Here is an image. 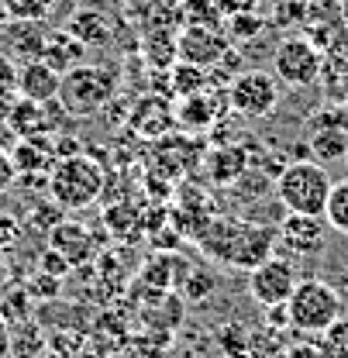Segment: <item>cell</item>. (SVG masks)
Listing matches in <instances>:
<instances>
[{"instance_id":"1","label":"cell","mask_w":348,"mask_h":358,"mask_svg":"<svg viewBox=\"0 0 348 358\" xmlns=\"http://www.w3.org/2000/svg\"><path fill=\"white\" fill-rule=\"evenodd\" d=\"M200 252L228 268L252 272L265 259L276 255V231L256 221H235V217H207L204 227L193 234Z\"/></svg>"},{"instance_id":"2","label":"cell","mask_w":348,"mask_h":358,"mask_svg":"<svg viewBox=\"0 0 348 358\" xmlns=\"http://www.w3.org/2000/svg\"><path fill=\"white\" fill-rule=\"evenodd\" d=\"M104 186H107V173L87 152L59 159L52 166V173H48V196L62 210H87V207H93L100 200Z\"/></svg>"},{"instance_id":"3","label":"cell","mask_w":348,"mask_h":358,"mask_svg":"<svg viewBox=\"0 0 348 358\" xmlns=\"http://www.w3.org/2000/svg\"><path fill=\"white\" fill-rule=\"evenodd\" d=\"M118 83H121V76L114 66L83 62V66L62 73L59 103L69 117H93L111 107V100L118 96Z\"/></svg>"},{"instance_id":"4","label":"cell","mask_w":348,"mask_h":358,"mask_svg":"<svg viewBox=\"0 0 348 358\" xmlns=\"http://www.w3.org/2000/svg\"><path fill=\"white\" fill-rule=\"evenodd\" d=\"M328 193H331V176L317 159H293L276 176V200L283 203L286 214L324 217Z\"/></svg>"},{"instance_id":"5","label":"cell","mask_w":348,"mask_h":358,"mask_svg":"<svg viewBox=\"0 0 348 358\" xmlns=\"http://www.w3.org/2000/svg\"><path fill=\"white\" fill-rule=\"evenodd\" d=\"M342 317V293L324 279H300L286 300V324L304 334H321Z\"/></svg>"},{"instance_id":"6","label":"cell","mask_w":348,"mask_h":358,"mask_svg":"<svg viewBox=\"0 0 348 358\" xmlns=\"http://www.w3.org/2000/svg\"><path fill=\"white\" fill-rule=\"evenodd\" d=\"M324 48L310 42V38H300V35H290L276 45L272 52V76L286 87H314L321 76H324Z\"/></svg>"},{"instance_id":"7","label":"cell","mask_w":348,"mask_h":358,"mask_svg":"<svg viewBox=\"0 0 348 358\" xmlns=\"http://www.w3.org/2000/svg\"><path fill=\"white\" fill-rule=\"evenodd\" d=\"M276 103H279V80L272 73L249 69L228 83V107L238 117H249V121L269 117L276 110Z\"/></svg>"},{"instance_id":"8","label":"cell","mask_w":348,"mask_h":358,"mask_svg":"<svg viewBox=\"0 0 348 358\" xmlns=\"http://www.w3.org/2000/svg\"><path fill=\"white\" fill-rule=\"evenodd\" d=\"M297 268L290 259H279V255H272V259H265L262 266H256L249 272V293H252V300L259 303L262 310H276V307H286V300L293 296V289H297Z\"/></svg>"},{"instance_id":"9","label":"cell","mask_w":348,"mask_h":358,"mask_svg":"<svg viewBox=\"0 0 348 358\" xmlns=\"http://www.w3.org/2000/svg\"><path fill=\"white\" fill-rule=\"evenodd\" d=\"M69 114L62 110L59 100H48V103H35V100H25L18 96L11 114H7V131L14 138H39V134H59L62 131V121Z\"/></svg>"},{"instance_id":"10","label":"cell","mask_w":348,"mask_h":358,"mask_svg":"<svg viewBox=\"0 0 348 358\" xmlns=\"http://www.w3.org/2000/svg\"><path fill=\"white\" fill-rule=\"evenodd\" d=\"M176 48H179V62H193L200 69H211L228 55L231 38L214 24H186L176 35Z\"/></svg>"},{"instance_id":"11","label":"cell","mask_w":348,"mask_h":358,"mask_svg":"<svg viewBox=\"0 0 348 358\" xmlns=\"http://www.w3.org/2000/svg\"><path fill=\"white\" fill-rule=\"evenodd\" d=\"M48 248H55L73 268H83L97 259L100 252V238L90 231L83 221H62L48 231Z\"/></svg>"},{"instance_id":"12","label":"cell","mask_w":348,"mask_h":358,"mask_svg":"<svg viewBox=\"0 0 348 358\" xmlns=\"http://www.w3.org/2000/svg\"><path fill=\"white\" fill-rule=\"evenodd\" d=\"M276 241L283 248H290L293 255H300V259L321 255L324 241H328V221L324 217H307V214H286L279 231H276Z\"/></svg>"},{"instance_id":"13","label":"cell","mask_w":348,"mask_h":358,"mask_svg":"<svg viewBox=\"0 0 348 358\" xmlns=\"http://www.w3.org/2000/svg\"><path fill=\"white\" fill-rule=\"evenodd\" d=\"M45 35H48L45 21H11L0 31V55L11 59L14 66L35 62V59H42Z\"/></svg>"},{"instance_id":"14","label":"cell","mask_w":348,"mask_h":358,"mask_svg":"<svg viewBox=\"0 0 348 358\" xmlns=\"http://www.w3.org/2000/svg\"><path fill=\"white\" fill-rule=\"evenodd\" d=\"M62 31H69L83 48H107L118 35V24L107 10L100 7H76L66 21H62Z\"/></svg>"},{"instance_id":"15","label":"cell","mask_w":348,"mask_h":358,"mask_svg":"<svg viewBox=\"0 0 348 358\" xmlns=\"http://www.w3.org/2000/svg\"><path fill=\"white\" fill-rule=\"evenodd\" d=\"M176 124L186 128V131L200 134L207 128H214L221 117V93H211V90H200V93H190V96H179L173 107Z\"/></svg>"},{"instance_id":"16","label":"cell","mask_w":348,"mask_h":358,"mask_svg":"<svg viewBox=\"0 0 348 358\" xmlns=\"http://www.w3.org/2000/svg\"><path fill=\"white\" fill-rule=\"evenodd\" d=\"M11 159H14L18 176H48V173H52V166L59 162V159H55V148H52V134H39V138H14Z\"/></svg>"},{"instance_id":"17","label":"cell","mask_w":348,"mask_h":358,"mask_svg":"<svg viewBox=\"0 0 348 358\" xmlns=\"http://www.w3.org/2000/svg\"><path fill=\"white\" fill-rule=\"evenodd\" d=\"M59 87H62V76L52 66H45L42 59L18 66V96L48 103V100H59Z\"/></svg>"},{"instance_id":"18","label":"cell","mask_w":348,"mask_h":358,"mask_svg":"<svg viewBox=\"0 0 348 358\" xmlns=\"http://www.w3.org/2000/svg\"><path fill=\"white\" fill-rule=\"evenodd\" d=\"M83 55H87V48L76 42L69 31L55 28V31H48V35H45L42 62L45 66H52L59 76H62V73H69V69H76V66H83Z\"/></svg>"},{"instance_id":"19","label":"cell","mask_w":348,"mask_h":358,"mask_svg":"<svg viewBox=\"0 0 348 358\" xmlns=\"http://www.w3.org/2000/svg\"><path fill=\"white\" fill-rule=\"evenodd\" d=\"M176 124L173 107L162 100V96H145L141 103H134V114H131V128L138 134H148V138H162Z\"/></svg>"},{"instance_id":"20","label":"cell","mask_w":348,"mask_h":358,"mask_svg":"<svg viewBox=\"0 0 348 358\" xmlns=\"http://www.w3.org/2000/svg\"><path fill=\"white\" fill-rule=\"evenodd\" d=\"M48 352V334L39 320H18L11 324V358H42Z\"/></svg>"},{"instance_id":"21","label":"cell","mask_w":348,"mask_h":358,"mask_svg":"<svg viewBox=\"0 0 348 358\" xmlns=\"http://www.w3.org/2000/svg\"><path fill=\"white\" fill-rule=\"evenodd\" d=\"M310 152L314 159L324 166V162H345L348 152V131L345 128H328V124H317L314 134H310Z\"/></svg>"},{"instance_id":"22","label":"cell","mask_w":348,"mask_h":358,"mask_svg":"<svg viewBox=\"0 0 348 358\" xmlns=\"http://www.w3.org/2000/svg\"><path fill=\"white\" fill-rule=\"evenodd\" d=\"M176 35H179V31H169V28H152V35L145 38V59H148L155 69H173V62L179 59Z\"/></svg>"},{"instance_id":"23","label":"cell","mask_w":348,"mask_h":358,"mask_svg":"<svg viewBox=\"0 0 348 358\" xmlns=\"http://www.w3.org/2000/svg\"><path fill=\"white\" fill-rule=\"evenodd\" d=\"M32 293L25 289V282H11V286H0V320L4 324H18V320H28L32 317Z\"/></svg>"},{"instance_id":"24","label":"cell","mask_w":348,"mask_h":358,"mask_svg":"<svg viewBox=\"0 0 348 358\" xmlns=\"http://www.w3.org/2000/svg\"><path fill=\"white\" fill-rule=\"evenodd\" d=\"M200 90H207V69L176 59L173 69H169V93L179 100V96H190V93H200Z\"/></svg>"},{"instance_id":"25","label":"cell","mask_w":348,"mask_h":358,"mask_svg":"<svg viewBox=\"0 0 348 358\" xmlns=\"http://www.w3.org/2000/svg\"><path fill=\"white\" fill-rule=\"evenodd\" d=\"M245 152L242 148H218V152H211L207 155V173L214 182H231L235 176H242V169H245Z\"/></svg>"},{"instance_id":"26","label":"cell","mask_w":348,"mask_h":358,"mask_svg":"<svg viewBox=\"0 0 348 358\" xmlns=\"http://www.w3.org/2000/svg\"><path fill=\"white\" fill-rule=\"evenodd\" d=\"M324 221L331 231L348 234V176L331 182V193H328V207H324Z\"/></svg>"},{"instance_id":"27","label":"cell","mask_w":348,"mask_h":358,"mask_svg":"<svg viewBox=\"0 0 348 358\" xmlns=\"http://www.w3.org/2000/svg\"><path fill=\"white\" fill-rule=\"evenodd\" d=\"M324 358H348V313H342L331 327H324L314 341Z\"/></svg>"},{"instance_id":"28","label":"cell","mask_w":348,"mask_h":358,"mask_svg":"<svg viewBox=\"0 0 348 358\" xmlns=\"http://www.w3.org/2000/svg\"><path fill=\"white\" fill-rule=\"evenodd\" d=\"M262 28H265V17L259 10H245V14H235V17H224V35L231 42H252L259 38Z\"/></svg>"},{"instance_id":"29","label":"cell","mask_w":348,"mask_h":358,"mask_svg":"<svg viewBox=\"0 0 348 358\" xmlns=\"http://www.w3.org/2000/svg\"><path fill=\"white\" fill-rule=\"evenodd\" d=\"M218 341L228 358H252V334H249L242 324H224Z\"/></svg>"},{"instance_id":"30","label":"cell","mask_w":348,"mask_h":358,"mask_svg":"<svg viewBox=\"0 0 348 358\" xmlns=\"http://www.w3.org/2000/svg\"><path fill=\"white\" fill-rule=\"evenodd\" d=\"M310 14V0H272V24L300 28Z\"/></svg>"},{"instance_id":"31","label":"cell","mask_w":348,"mask_h":358,"mask_svg":"<svg viewBox=\"0 0 348 358\" xmlns=\"http://www.w3.org/2000/svg\"><path fill=\"white\" fill-rule=\"evenodd\" d=\"M11 21H45L55 10V0H4Z\"/></svg>"},{"instance_id":"32","label":"cell","mask_w":348,"mask_h":358,"mask_svg":"<svg viewBox=\"0 0 348 358\" xmlns=\"http://www.w3.org/2000/svg\"><path fill=\"white\" fill-rule=\"evenodd\" d=\"M221 17L214 0H183V24H214L221 28Z\"/></svg>"},{"instance_id":"33","label":"cell","mask_w":348,"mask_h":358,"mask_svg":"<svg viewBox=\"0 0 348 358\" xmlns=\"http://www.w3.org/2000/svg\"><path fill=\"white\" fill-rule=\"evenodd\" d=\"M25 289L32 293V300H55L59 293H62V279H55V275H48V272H35L28 282H25Z\"/></svg>"},{"instance_id":"34","label":"cell","mask_w":348,"mask_h":358,"mask_svg":"<svg viewBox=\"0 0 348 358\" xmlns=\"http://www.w3.org/2000/svg\"><path fill=\"white\" fill-rule=\"evenodd\" d=\"M18 241H21V221L11 214H0V255L14 252Z\"/></svg>"},{"instance_id":"35","label":"cell","mask_w":348,"mask_h":358,"mask_svg":"<svg viewBox=\"0 0 348 358\" xmlns=\"http://www.w3.org/2000/svg\"><path fill=\"white\" fill-rule=\"evenodd\" d=\"M39 268H42V272H48V275H55V279H66V275L73 272V266H69V262H66V259H62L55 248H48V245H45L42 255H39Z\"/></svg>"},{"instance_id":"36","label":"cell","mask_w":348,"mask_h":358,"mask_svg":"<svg viewBox=\"0 0 348 358\" xmlns=\"http://www.w3.org/2000/svg\"><path fill=\"white\" fill-rule=\"evenodd\" d=\"M141 279H145V282H155V289L162 293V289L169 286V262H166V259H152L148 266L141 268Z\"/></svg>"},{"instance_id":"37","label":"cell","mask_w":348,"mask_h":358,"mask_svg":"<svg viewBox=\"0 0 348 358\" xmlns=\"http://www.w3.org/2000/svg\"><path fill=\"white\" fill-rule=\"evenodd\" d=\"M221 17H235V14H245V10H259V0H214Z\"/></svg>"},{"instance_id":"38","label":"cell","mask_w":348,"mask_h":358,"mask_svg":"<svg viewBox=\"0 0 348 358\" xmlns=\"http://www.w3.org/2000/svg\"><path fill=\"white\" fill-rule=\"evenodd\" d=\"M18 182V169H14V159H11V152H4L0 148V196L4 193H11V186Z\"/></svg>"},{"instance_id":"39","label":"cell","mask_w":348,"mask_h":358,"mask_svg":"<svg viewBox=\"0 0 348 358\" xmlns=\"http://www.w3.org/2000/svg\"><path fill=\"white\" fill-rule=\"evenodd\" d=\"M279 358H324V355H321V348L314 341H297V345H286Z\"/></svg>"},{"instance_id":"40","label":"cell","mask_w":348,"mask_h":358,"mask_svg":"<svg viewBox=\"0 0 348 358\" xmlns=\"http://www.w3.org/2000/svg\"><path fill=\"white\" fill-rule=\"evenodd\" d=\"M204 275H207V272H193V282L186 286V296H190V300H204V296L214 289V279H204Z\"/></svg>"},{"instance_id":"41","label":"cell","mask_w":348,"mask_h":358,"mask_svg":"<svg viewBox=\"0 0 348 358\" xmlns=\"http://www.w3.org/2000/svg\"><path fill=\"white\" fill-rule=\"evenodd\" d=\"M0 358H11V324L0 320Z\"/></svg>"},{"instance_id":"42","label":"cell","mask_w":348,"mask_h":358,"mask_svg":"<svg viewBox=\"0 0 348 358\" xmlns=\"http://www.w3.org/2000/svg\"><path fill=\"white\" fill-rule=\"evenodd\" d=\"M7 24H11V10H7V3L0 0V31H4Z\"/></svg>"},{"instance_id":"43","label":"cell","mask_w":348,"mask_h":358,"mask_svg":"<svg viewBox=\"0 0 348 358\" xmlns=\"http://www.w3.org/2000/svg\"><path fill=\"white\" fill-rule=\"evenodd\" d=\"M345 169H348V152H345Z\"/></svg>"}]
</instances>
